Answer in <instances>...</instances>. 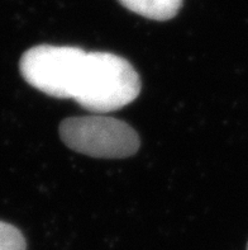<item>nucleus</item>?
<instances>
[{"instance_id":"1","label":"nucleus","mask_w":248,"mask_h":250,"mask_svg":"<svg viewBox=\"0 0 248 250\" xmlns=\"http://www.w3.org/2000/svg\"><path fill=\"white\" fill-rule=\"evenodd\" d=\"M24 80L44 94L73 99L96 113L116 111L141 92V79L123 57L71 46L41 44L20 60Z\"/></svg>"},{"instance_id":"2","label":"nucleus","mask_w":248,"mask_h":250,"mask_svg":"<svg viewBox=\"0 0 248 250\" xmlns=\"http://www.w3.org/2000/svg\"><path fill=\"white\" fill-rule=\"evenodd\" d=\"M60 136L67 147L91 158L123 159L139 149L133 127L105 116L67 118L60 125Z\"/></svg>"},{"instance_id":"3","label":"nucleus","mask_w":248,"mask_h":250,"mask_svg":"<svg viewBox=\"0 0 248 250\" xmlns=\"http://www.w3.org/2000/svg\"><path fill=\"white\" fill-rule=\"evenodd\" d=\"M131 12L153 21H169L179 13L182 0H118Z\"/></svg>"},{"instance_id":"4","label":"nucleus","mask_w":248,"mask_h":250,"mask_svg":"<svg viewBox=\"0 0 248 250\" xmlns=\"http://www.w3.org/2000/svg\"><path fill=\"white\" fill-rule=\"evenodd\" d=\"M0 250H27L22 232L3 221H0Z\"/></svg>"},{"instance_id":"5","label":"nucleus","mask_w":248,"mask_h":250,"mask_svg":"<svg viewBox=\"0 0 248 250\" xmlns=\"http://www.w3.org/2000/svg\"><path fill=\"white\" fill-rule=\"evenodd\" d=\"M247 250H248V244H247Z\"/></svg>"}]
</instances>
